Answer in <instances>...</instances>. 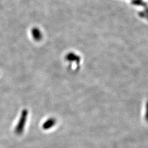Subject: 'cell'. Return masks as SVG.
<instances>
[]
</instances>
